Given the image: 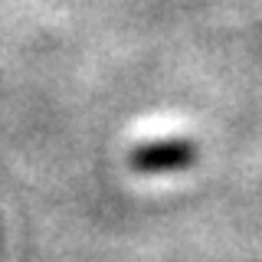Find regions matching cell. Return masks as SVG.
Segmentation results:
<instances>
[{
	"mask_svg": "<svg viewBox=\"0 0 262 262\" xmlns=\"http://www.w3.org/2000/svg\"><path fill=\"white\" fill-rule=\"evenodd\" d=\"M196 164H200V144L190 138H158V141H141L128 151V167L144 177L177 174Z\"/></svg>",
	"mask_w": 262,
	"mask_h": 262,
	"instance_id": "1",
	"label": "cell"
}]
</instances>
